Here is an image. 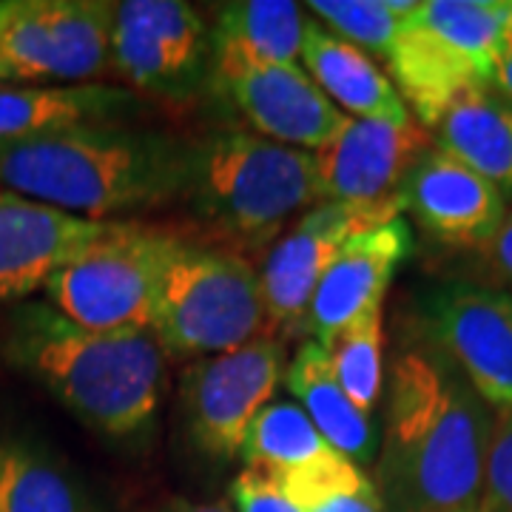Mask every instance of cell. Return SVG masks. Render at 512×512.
<instances>
[{
	"label": "cell",
	"mask_w": 512,
	"mask_h": 512,
	"mask_svg": "<svg viewBox=\"0 0 512 512\" xmlns=\"http://www.w3.org/2000/svg\"><path fill=\"white\" fill-rule=\"evenodd\" d=\"M495 416L436 345L387 373L373 484L384 512H484Z\"/></svg>",
	"instance_id": "obj_1"
},
{
	"label": "cell",
	"mask_w": 512,
	"mask_h": 512,
	"mask_svg": "<svg viewBox=\"0 0 512 512\" xmlns=\"http://www.w3.org/2000/svg\"><path fill=\"white\" fill-rule=\"evenodd\" d=\"M271 478L299 512H384L367 470L336 450Z\"/></svg>",
	"instance_id": "obj_22"
},
{
	"label": "cell",
	"mask_w": 512,
	"mask_h": 512,
	"mask_svg": "<svg viewBox=\"0 0 512 512\" xmlns=\"http://www.w3.org/2000/svg\"><path fill=\"white\" fill-rule=\"evenodd\" d=\"M183 242L168 228L120 220L46 279V299L80 328L151 330L165 268Z\"/></svg>",
	"instance_id": "obj_7"
},
{
	"label": "cell",
	"mask_w": 512,
	"mask_h": 512,
	"mask_svg": "<svg viewBox=\"0 0 512 512\" xmlns=\"http://www.w3.org/2000/svg\"><path fill=\"white\" fill-rule=\"evenodd\" d=\"M185 197L225 237L265 248L319 202L316 160L251 131H222L194 143Z\"/></svg>",
	"instance_id": "obj_4"
},
{
	"label": "cell",
	"mask_w": 512,
	"mask_h": 512,
	"mask_svg": "<svg viewBox=\"0 0 512 512\" xmlns=\"http://www.w3.org/2000/svg\"><path fill=\"white\" fill-rule=\"evenodd\" d=\"M402 217V205L379 202H316L276 239L262 265V299L268 322L279 330H305L313 291L333 256L350 237Z\"/></svg>",
	"instance_id": "obj_11"
},
{
	"label": "cell",
	"mask_w": 512,
	"mask_h": 512,
	"mask_svg": "<svg viewBox=\"0 0 512 512\" xmlns=\"http://www.w3.org/2000/svg\"><path fill=\"white\" fill-rule=\"evenodd\" d=\"M299 63L330 103L342 114L350 111L353 120L404 123L413 117L404 106L402 94L376 66V60L348 40L333 35L325 23L311 15L305 23Z\"/></svg>",
	"instance_id": "obj_17"
},
{
	"label": "cell",
	"mask_w": 512,
	"mask_h": 512,
	"mask_svg": "<svg viewBox=\"0 0 512 512\" xmlns=\"http://www.w3.org/2000/svg\"><path fill=\"white\" fill-rule=\"evenodd\" d=\"M328 453H333V447L322 439V433L313 427V421L299 404L271 402L251 421L239 458L245 461L248 470L276 476Z\"/></svg>",
	"instance_id": "obj_23"
},
{
	"label": "cell",
	"mask_w": 512,
	"mask_h": 512,
	"mask_svg": "<svg viewBox=\"0 0 512 512\" xmlns=\"http://www.w3.org/2000/svg\"><path fill=\"white\" fill-rule=\"evenodd\" d=\"M3 353L80 424L109 439L148 430L163 399L165 353L151 330H89L52 305H23Z\"/></svg>",
	"instance_id": "obj_3"
},
{
	"label": "cell",
	"mask_w": 512,
	"mask_h": 512,
	"mask_svg": "<svg viewBox=\"0 0 512 512\" xmlns=\"http://www.w3.org/2000/svg\"><path fill=\"white\" fill-rule=\"evenodd\" d=\"M396 197L402 217L450 248H481L507 217V197L439 146L410 168Z\"/></svg>",
	"instance_id": "obj_14"
},
{
	"label": "cell",
	"mask_w": 512,
	"mask_h": 512,
	"mask_svg": "<svg viewBox=\"0 0 512 512\" xmlns=\"http://www.w3.org/2000/svg\"><path fill=\"white\" fill-rule=\"evenodd\" d=\"M424 330L495 419H512V291L470 282L441 285L424 299Z\"/></svg>",
	"instance_id": "obj_10"
},
{
	"label": "cell",
	"mask_w": 512,
	"mask_h": 512,
	"mask_svg": "<svg viewBox=\"0 0 512 512\" xmlns=\"http://www.w3.org/2000/svg\"><path fill=\"white\" fill-rule=\"evenodd\" d=\"M20 0H0V32L9 26V20L18 15Z\"/></svg>",
	"instance_id": "obj_34"
},
{
	"label": "cell",
	"mask_w": 512,
	"mask_h": 512,
	"mask_svg": "<svg viewBox=\"0 0 512 512\" xmlns=\"http://www.w3.org/2000/svg\"><path fill=\"white\" fill-rule=\"evenodd\" d=\"M512 512V419H495L487 456V510Z\"/></svg>",
	"instance_id": "obj_29"
},
{
	"label": "cell",
	"mask_w": 512,
	"mask_h": 512,
	"mask_svg": "<svg viewBox=\"0 0 512 512\" xmlns=\"http://www.w3.org/2000/svg\"><path fill=\"white\" fill-rule=\"evenodd\" d=\"M413 254V231L404 217L367 228L350 237L333 256L313 291L305 333L325 345L350 319L384 302V293L407 256Z\"/></svg>",
	"instance_id": "obj_16"
},
{
	"label": "cell",
	"mask_w": 512,
	"mask_h": 512,
	"mask_svg": "<svg viewBox=\"0 0 512 512\" xmlns=\"http://www.w3.org/2000/svg\"><path fill=\"white\" fill-rule=\"evenodd\" d=\"M114 18L146 32L194 66L211 69L214 63L211 29L200 12L183 0H126L114 6Z\"/></svg>",
	"instance_id": "obj_27"
},
{
	"label": "cell",
	"mask_w": 512,
	"mask_h": 512,
	"mask_svg": "<svg viewBox=\"0 0 512 512\" xmlns=\"http://www.w3.org/2000/svg\"><path fill=\"white\" fill-rule=\"evenodd\" d=\"M433 146V134L413 117L404 123L348 117L328 146L313 151L316 197L359 205L396 202L404 177Z\"/></svg>",
	"instance_id": "obj_13"
},
{
	"label": "cell",
	"mask_w": 512,
	"mask_h": 512,
	"mask_svg": "<svg viewBox=\"0 0 512 512\" xmlns=\"http://www.w3.org/2000/svg\"><path fill=\"white\" fill-rule=\"evenodd\" d=\"M433 143L512 197V103L493 89L458 97L433 128Z\"/></svg>",
	"instance_id": "obj_20"
},
{
	"label": "cell",
	"mask_w": 512,
	"mask_h": 512,
	"mask_svg": "<svg viewBox=\"0 0 512 512\" xmlns=\"http://www.w3.org/2000/svg\"><path fill=\"white\" fill-rule=\"evenodd\" d=\"M228 498L234 504V512H299L274 478L248 467L231 481Z\"/></svg>",
	"instance_id": "obj_30"
},
{
	"label": "cell",
	"mask_w": 512,
	"mask_h": 512,
	"mask_svg": "<svg viewBox=\"0 0 512 512\" xmlns=\"http://www.w3.org/2000/svg\"><path fill=\"white\" fill-rule=\"evenodd\" d=\"M336 382L359 410L373 416L384 382V302L370 305L322 345Z\"/></svg>",
	"instance_id": "obj_25"
},
{
	"label": "cell",
	"mask_w": 512,
	"mask_h": 512,
	"mask_svg": "<svg viewBox=\"0 0 512 512\" xmlns=\"http://www.w3.org/2000/svg\"><path fill=\"white\" fill-rule=\"evenodd\" d=\"M111 222H92L57 208L0 191V302H15L89 251L114 231Z\"/></svg>",
	"instance_id": "obj_15"
},
{
	"label": "cell",
	"mask_w": 512,
	"mask_h": 512,
	"mask_svg": "<svg viewBox=\"0 0 512 512\" xmlns=\"http://www.w3.org/2000/svg\"><path fill=\"white\" fill-rule=\"evenodd\" d=\"M476 251L478 265L487 279H493V288L512 291V211H507V217L495 228L493 237Z\"/></svg>",
	"instance_id": "obj_31"
},
{
	"label": "cell",
	"mask_w": 512,
	"mask_h": 512,
	"mask_svg": "<svg viewBox=\"0 0 512 512\" xmlns=\"http://www.w3.org/2000/svg\"><path fill=\"white\" fill-rule=\"evenodd\" d=\"M305 23V6L291 0L225 3L211 29L214 60L299 63Z\"/></svg>",
	"instance_id": "obj_21"
},
{
	"label": "cell",
	"mask_w": 512,
	"mask_h": 512,
	"mask_svg": "<svg viewBox=\"0 0 512 512\" xmlns=\"http://www.w3.org/2000/svg\"><path fill=\"white\" fill-rule=\"evenodd\" d=\"M0 512H92L52 461L23 444H0Z\"/></svg>",
	"instance_id": "obj_26"
},
{
	"label": "cell",
	"mask_w": 512,
	"mask_h": 512,
	"mask_svg": "<svg viewBox=\"0 0 512 512\" xmlns=\"http://www.w3.org/2000/svg\"><path fill=\"white\" fill-rule=\"evenodd\" d=\"M507 40L512 43V18H510V29H507Z\"/></svg>",
	"instance_id": "obj_35"
},
{
	"label": "cell",
	"mask_w": 512,
	"mask_h": 512,
	"mask_svg": "<svg viewBox=\"0 0 512 512\" xmlns=\"http://www.w3.org/2000/svg\"><path fill=\"white\" fill-rule=\"evenodd\" d=\"M285 370V345L274 336L194 359L180 379L191 441L211 458H237L256 413L274 402Z\"/></svg>",
	"instance_id": "obj_9"
},
{
	"label": "cell",
	"mask_w": 512,
	"mask_h": 512,
	"mask_svg": "<svg viewBox=\"0 0 512 512\" xmlns=\"http://www.w3.org/2000/svg\"><path fill=\"white\" fill-rule=\"evenodd\" d=\"M131 109L134 94L120 86H6L0 89V146L66 128L120 123Z\"/></svg>",
	"instance_id": "obj_18"
},
{
	"label": "cell",
	"mask_w": 512,
	"mask_h": 512,
	"mask_svg": "<svg viewBox=\"0 0 512 512\" xmlns=\"http://www.w3.org/2000/svg\"><path fill=\"white\" fill-rule=\"evenodd\" d=\"M512 0H424L387 55L390 83L430 134L461 94L493 86Z\"/></svg>",
	"instance_id": "obj_5"
},
{
	"label": "cell",
	"mask_w": 512,
	"mask_h": 512,
	"mask_svg": "<svg viewBox=\"0 0 512 512\" xmlns=\"http://www.w3.org/2000/svg\"><path fill=\"white\" fill-rule=\"evenodd\" d=\"M285 387L339 456L350 458L362 470L376 464L379 427L373 424L370 413L350 402L342 384L336 382L328 353L319 342L308 339L299 345L285 370Z\"/></svg>",
	"instance_id": "obj_19"
},
{
	"label": "cell",
	"mask_w": 512,
	"mask_h": 512,
	"mask_svg": "<svg viewBox=\"0 0 512 512\" xmlns=\"http://www.w3.org/2000/svg\"><path fill=\"white\" fill-rule=\"evenodd\" d=\"M146 512H231L225 504H200V501H188V498H165L160 504H154Z\"/></svg>",
	"instance_id": "obj_33"
},
{
	"label": "cell",
	"mask_w": 512,
	"mask_h": 512,
	"mask_svg": "<svg viewBox=\"0 0 512 512\" xmlns=\"http://www.w3.org/2000/svg\"><path fill=\"white\" fill-rule=\"evenodd\" d=\"M211 74L259 137L282 146L316 151L348 123L299 63L214 60Z\"/></svg>",
	"instance_id": "obj_12"
},
{
	"label": "cell",
	"mask_w": 512,
	"mask_h": 512,
	"mask_svg": "<svg viewBox=\"0 0 512 512\" xmlns=\"http://www.w3.org/2000/svg\"><path fill=\"white\" fill-rule=\"evenodd\" d=\"M493 92H498L501 97H507L512 103V43L507 40L501 55L495 60V72H493Z\"/></svg>",
	"instance_id": "obj_32"
},
{
	"label": "cell",
	"mask_w": 512,
	"mask_h": 512,
	"mask_svg": "<svg viewBox=\"0 0 512 512\" xmlns=\"http://www.w3.org/2000/svg\"><path fill=\"white\" fill-rule=\"evenodd\" d=\"M194 143L94 123L0 146V191L80 220L111 222L185 197Z\"/></svg>",
	"instance_id": "obj_2"
},
{
	"label": "cell",
	"mask_w": 512,
	"mask_h": 512,
	"mask_svg": "<svg viewBox=\"0 0 512 512\" xmlns=\"http://www.w3.org/2000/svg\"><path fill=\"white\" fill-rule=\"evenodd\" d=\"M268 313L256 268L225 248L183 242L165 268L151 333L165 356L202 359L254 342Z\"/></svg>",
	"instance_id": "obj_6"
},
{
	"label": "cell",
	"mask_w": 512,
	"mask_h": 512,
	"mask_svg": "<svg viewBox=\"0 0 512 512\" xmlns=\"http://www.w3.org/2000/svg\"><path fill=\"white\" fill-rule=\"evenodd\" d=\"M111 69L140 92L177 100L200 92V86L211 74V69L188 63L154 37L117 18L111 26Z\"/></svg>",
	"instance_id": "obj_24"
},
{
	"label": "cell",
	"mask_w": 512,
	"mask_h": 512,
	"mask_svg": "<svg viewBox=\"0 0 512 512\" xmlns=\"http://www.w3.org/2000/svg\"><path fill=\"white\" fill-rule=\"evenodd\" d=\"M311 18L328 23L333 35L353 43L367 55H382L387 60L393 40L399 35L407 15L416 3L399 0H311L305 6Z\"/></svg>",
	"instance_id": "obj_28"
},
{
	"label": "cell",
	"mask_w": 512,
	"mask_h": 512,
	"mask_svg": "<svg viewBox=\"0 0 512 512\" xmlns=\"http://www.w3.org/2000/svg\"><path fill=\"white\" fill-rule=\"evenodd\" d=\"M111 0H20L0 32V83L74 86L111 69Z\"/></svg>",
	"instance_id": "obj_8"
}]
</instances>
